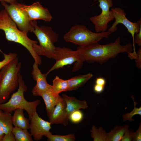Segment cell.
Masks as SVG:
<instances>
[{"instance_id":"obj_1","label":"cell","mask_w":141,"mask_h":141,"mask_svg":"<svg viewBox=\"0 0 141 141\" xmlns=\"http://www.w3.org/2000/svg\"><path fill=\"white\" fill-rule=\"evenodd\" d=\"M121 38L118 37L113 42L101 45L98 42L85 46H79L76 50L80 63L84 62H96L102 64L109 59L113 58L119 53L133 51L131 43L124 45L121 44Z\"/></svg>"},{"instance_id":"obj_2","label":"cell","mask_w":141,"mask_h":141,"mask_svg":"<svg viewBox=\"0 0 141 141\" xmlns=\"http://www.w3.org/2000/svg\"><path fill=\"white\" fill-rule=\"evenodd\" d=\"M0 30L3 31L6 39L9 41L20 44L25 48L34 59V62L38 65L42 62L40 56L35 51L33 46L38 43L28 37L27 33L17 28V27L4 9L0 11Z\"/></svg>"},{"instance_id":"obj_3","label":"cell","mask_w":141,"mask_h":141,"mask_svg":"<svg viewBox=\"0 0 141 141\" xmlns=\"http://www.w3.org/2000/svg\"><path fill=\"white\" fill-rule=\"evenodd\" d=\"M22 64L16 57L0 70V104L7 102L19 86V73Z\"/></svg>"},{"instance_id":"obj_4","label":"cell","mask_w":141,"mask_h":141,"mask_svg":"<svg viewBox=\"0 0 141 141\" xmlns=\"http://www.w3.org/2000/svg\"><path fill=\"white\" fill-rule=\"evenodd\" d=\"M19 88L17 91L13 93L6 102L0 104V110L4 111L11 112L18 108L25 110L27 113L29 119L36 111L37 107L41 103L40 100H36L29 102L25 98L24 93L27 90L22 76L19 73Z\"/></svg>"},{"instance_id":"obj_5","label":"cell","mask_w":141,"mask_h":141,"mask_svg":"<svg viewBox=\"0 0 141 141\" xmlns=\"http://www.w3.org/2000/svg\"><path fill=\"white\" fill-rule=\"evenodd\" d=\"M36 36L39 42L33 46L34 49L39 56H44L49 58L54 59L56 47L55 43L58 40V34L54 31L50 27H40L34 20L33 30L32 32Z\"/></svg>"},{"instance_id":"obj_6","label":"cell","mask_w":141,"mask_h":141,"mask_svg":"<svg viewBox=\"0 0 141 141\" xmlns=\"http://www.w3.org/2000/svg\"><path fill=\"white\" fill-rule=\"evenodd\" d=\"M112 33L109 31L100 33L94 32L85 26L78 24L72 26L64 34L63 37L67 42L82 46L98 42L103 38L108 37Z\"/></svg>"},{"instance_id":"obj_7","label":"cell","mask_w":141,"mask_h":141,"mask_svg":"<svg viewBox=\"0 0 141 141\" xmlns=\"http://www.w3.org/2000/svg\"><path fill=\"white\" fill-rule=\"evenodd\" d=\"M11 19L21 31L27 33L32 32L33 30L34 20H30L21 4L16 1L9 5L4 1L1 2Z\"/></svg>"},{"instance_id":"obj_8","label":"cell","mask_w":141,"mask_h":141,"mask_svg":"<svg viewBox=\"0 0 141 141\" xmlns=\"http://www.w3.org/2000/svg\"><path fill=\"white\" fill-rule=\"evenodd\" d=\"M55 64L45 74L47 75L52 71L75 63L72 71L76 72L82 66L78 57L76 51L66 47H56L54 58Z\"/></svg>"},{"instance_id":"obj_9","label":"cell","mask_w":141,"mask_h":141,"mask_svg":"<svg viewBox=\"0 0 141 141\" xmlns=\"http://www.w3.org/2000/svg\"><path fill=\"white\" fill-rule=\"evenodd\" d=\"M99 4L98 6L102 11L100 14L92 16L90 20L94 25L96 32L100 33L106 31L108 23L114 19L113 12L110 10L113 5L112 0H96Z\"/></svg>"},{"instance_id":"obj_10","label":"cell","mask_w":141,"mask_h":141,"mask_svg":"<svg viewBox=\"0 0 141 141\" xmlns=\"http://www.w3.org/2000/svg\"><path fill=\"white\" fill-rule=\"evenodd\" d=\"M111 10L113 12L115 21L108 31L112 33L114 32L117 30V26L118 24H121L126 27L128 32L131 35L133 43L135 34L138 33L141 28V18L137 22H132L127 18L126 13L122 8L116 7L111 9Z\"/></svg>"},{"instance_id":"obj_11","label":"cell","mask_w":141,"mask_h":141,"mask_svg":"<svg viewBox=\"0 0 141 141\" xmlns=\"http://www.w3.org/2000/svg\"><path fill=\"white\" fill-rule=\"evenodd\" d=\"M29 120L31 134L35 140H40L43 136L52 133L50 131L51 123L42 119L37 111L33 113Z\"/></svg>"},{"instance_id":"obj_12","label":"cell","mask_w":141,"mask_h":141,"mask_svg":"<svg viewBox=\"0 0 141 141\" xmlns=\"http://www.w3.org/2000/svg\"><path fill=\"white\" fill-rule=\"evenodd\" d=\"M22 8L25 10L30 20H41L46 21H50L52 18L48 9L43 7L37 2L27 5L21 4Z\"/></svg>"},{"instance_id":"obj_13","label":"cell","mask_w":141,"mask_h":141,"mask_svg":"<svg viewBox=\"0 0 141 141\" xmlns=\"http://www.w3.org/2000/svg\"><path fill=\"white\" fill-rule=\"evenodd\" d=\"M38 64L34 62L33 65L31 74L33 79L36 82V84L32 89L31 92L33 95L37 96L40 92L50 90L52 85L47 82L45 74H42L38 67Z\"/></svg>"},{"instance_id":"obj_14","label":"cell","mask_w":141,"mask_h":141,"mask_svg":"<svg viewBox=\"0 0 141 141\" xmlns=\"http://www.w3.org/2000/svg\"><path fill=\"white\" fill-rule=\"evenodd\" d=\"M49 118L51 125L60 124L64 126L68 125V116L66 104L62 98L54 108Z\"/></svg>"},{"instance_id":"obj_15","label":"cell","mask_w":141,"mask_h":141,"mask_svg":"<svg viewBox=\"0 0 141 141\" xmlns=\"http://www.w3.org/2000/svg\"><path fill=\"white\" fill-rule=\"evenodd\" d=\"M37 96H41L43 99L48 118L54 108L62 98L59 94L53 92L51 89L40 92Z\"/></svg>"},{"instance_id":"obj_16","label":"cell","mask_w":141,"mask_h":141,"mask_svg":"<svg viewBox=\"0 0 141 141\" xmlns=\"http://www.w3.org/2000/svg\"><path fill=\"white\" fill-rule=\"evenodd\" d=\"M62 97L65 102L67 114L68 116L73 112L80 109H86L88 107L85 100H80L75 97L69 96L65 94H62Z\"/></svg>"},{"instance_id":"obj_17","label":"cell","mask_w":141,"mask_h":141,"mask_svg":"<svg viewBox=\"0 0 141 141\" xmlns=\"http://www.w3.org/2000/svg\"><path fill=\"white\" fill-rule=\"evenodd\" d=\"M93 76L92 74H86L74 77L67 80L68 88V91L76 90L83 86Z\"/></svg>"},{"instance_id":"obj_18","label":"cell","mask_w":141,"mask_h":141,"mask_svg":"<svg viewBox=\"0 0 141 141\" xmlns=\"http://www.w3.org/2000/svg\"><path fill=\"white\" fill-rule=\"evenodd\" d=\"M24 110L18 108L14 111V114L12 116V123L14 127L28 130L30 128V120L25 117Z\"/></svg>"},{"instance_id":"obj_19","label":"cell","mask_w":141,"mask_h":141,"mask_svg":"<svg viewBox=\"0 0 141 141\" xmlns=\"http://www.w3.org/2000/svg\"><path fill=\"white\" fill-rule=\"evenodd\" d=\"M129 126H116L109 132L107 133V141H120L121 140L124 133Z\"/></svg>"},{"instance_id":"obj_20","label":"cell","mask_w":141,"mask_h":141,"mask_svg":"<svg viewBox=\"0 0 141 141\" xmlns=\"http://www.w3.org/2000/svg\"><path fill=\"white\" fill-rule=\"evenodd\" d=\"M11 113L4 111L0 115V126L5 134L12 131L14 127Z\"/></svg>"},{"instance_id":"obj_21","label":"cell","mask_w":141,"mask_h":141,"mask_svg":"<svg viewBox=\"0 0 141 141\" xmlns=\"http://www.w3.org/2000/svg\"><path fill=\"white\" fill-rule=\"evenodd\" d=\"M51 91L59 94L61 92L68 91V85L67 80H64L56 76L52 81Z\"/></svg>"},{"instance_id":"obj_22","label":"cell","mask_w":141,"mask_h":141,"mask_svg":"<svg viewBox=\"0 0 141 141\" xmlns=\"http://www.w3.org/2000/svg\"><path fill=\"white\" fill-rule=\"evenodd\" d=\"M28 130L18 127H13L12 132L16 141H33L32 136Z\"/></svg>"},{"instance_id":"obj_23","label":"cell","mask_w":141,"mask_h":141,"mask_svg":"<svg viewBox=\"0 0 141 141\" xmlns=\"http://www.w3.org/2000/svg\"><path fill=\"white\" fill-rule=\"evenodd\" d=\"M90 131L91 136L94 141H107V133L102 127L97 128L93 125Z\"/></svg>"},{"instance_id":"obj_24","label":"cell","mask_w":141,"mask_h":141,"mask_svg":"<svg viewBox=\"0 0 141 141\" xmlns=\"http://www.w3.org/2000/svg\"><path fill=\"white\" fill-rule=\"evenodd\" d=\"M45 136L47 138L48 141H74L76 139V136L74 133L64 135H54L52 133Z\"/></svg>"},{"instance_id":"obj_25","label":"cell","mask_w":141,"mask_h":141,"mask_svg":"<svg viewBox=\"0 0 141 141\" xmlns=\"http://www.w3.org/2000/svg\"><path fill=\"white\" fill-rule=\"evenodd\" d=\"M131 97L134 103V108L130 112L127 113L122 115L123 121H125L127 120L129 121H134V120L132 118L134 116L136 115H141V107H140L139 108L136 107L137 103L134 101L133 96L132 95Z\"/></svg>"},{"instance_id":"obj_26","label":"cell","mask_w":141,"mask_h":141,"mask_svg":"<svg viewBox=\"0 0 141 141\" xmlns=\"http://www.w3.org/2000/svg\"><path fill=\"white\" fill-rule=\"evenodd\" d=\"M83 117V113L80 110H78L70 114L68 118L74 124H77L82 121Z\"/></svg>"},{"instance_id":"obj_27","label":"cell","mask_w":141,"mask_h":141,"mask_svg":"<svg viewBox=\"0 0 141 141\" xmlns=\"http://www.w3.org/2000/svg\"><path fill=\"white\" fill-rule=\"evenodd\" d=\"M0 52L2 53L4 57V59L0 61V70L4 66L17 57V54L16 53L11 52L7 54L3 52L0 49Z\"/></svg>"},{"instance_id":"obj_28","label":"cell","mask_w":141,"mask_h":141,"mask_svg":"<svg viewBox=\"0 0 141 141\" xmlns=\"http://www.w3.org/2000/svg\"><path fill=\"white\" fill-rule=\"evenodd\" d=\"M134 138V132L132 129L129 130L128 128L125 132L121 140V141H133Z\"/></svg>"},{"instance_id":"obj_29","label":"cell","mask_w":141,"mask_h":141,"mask_svg":"<svg viewBox=\"0 0 141 141\" xmlns=\"http://www.w3.org/2000/svg\"><path fill=\"white\" fill-rule=\"evenodd\" d=\"M135 44H137L139 46H141V28L138 33H136L134 36V42L133 44L134 52L136 51L134 46Z\"/></svg>"},{"instance_id":"obj_30","label":"cell","mask_w":141,"mask_h":141,"mask_svg":"<svg viewBox=\"0 0 141 141\" xmlns=\"http://www.w3.org/2000/svg\"><path fill=\"white\" fill-rule=\"evenodd\" d=\"M1 141H15L14 134L12 131L5 134Z\"/></svg>"},{"instance_id":"obj_31","label":"cell","mask_w":141,"mask_h":141,"mask_svg":"<svg viewBox=\"0 0 141 141\" xmlns=\"http://www.w3.org/2000/svg\"><path fill=\"white\" fill-rule=\"evenodd\" d=\"M133 141H141V124L137 130L135 132H134V138Z\"/></svg>"},{"instance_id":"obj_32","label":"cell","mask_w":141,"mask_h":141,"mask_svg":"<svg viewBox=\"0 0 141 141\" xmlns=\"http://www.w3.org/2000/svg\"><path fill=\"white\" fill-rule=\"evenodd\" d=\"M137 56L135 59V62L136 66L139 68L140 69L141 67V49L139 48L137 52Z\"/></svg>"},{"instance_id":"obj_33","label":"cell","mask_w":141,"mask_h":141,"mask_svg":"<svg viewBox=\"0 0 141 141\" xmlns=\"http://www.w3.org/2000/svg\"><path fill=\"white\" fill-rule=\"evenodd\" d=\"M104 87V86L95 84L93 87V90L96 93H100L103 91Z\"/></svg>"},{"instance_id":"obj_34","label":"cell","mask_w":141,"mask_h":141,"mask_svg":"<svg viewBox=\"0 0 141 141\" xmlns=\"http://www.w3.org/2000/svg\"><path fill=\"white\" fill-rule=\"evenodd\" d=\"M95 84L105 87L106 83L105 79L102 77H98L96 79Z\"/></svg>"},{"instance_id":"obj_35","label":"cell","mask_w":141,"mask_h":141,"mask_svg":"<svg viewBox=\"0 0 141 141\" xmlns=\"http://www.w3.org/2000/svg\"><path fill=\"white\" fill-rule=\"evenodd\" d=\"M5 134L3 129L0 126V141H1Z\"/></svg>"},{"instance_id":"obj_36","label":"cell","mask_w":141,"mask_h":141,"mask_svg":"<svg viewBox=\"0 0 141 141\" xmlns=\"http://www.w3.org/2000/svg\"><path fill=\"white\" fill-rule=\"evenodd\" d=\"M17 0H0V2L1 1H4L6 2H8L10 4L16 1Z\"/></svg>"},{"instance_id":"obj_37","label":"cell","mask_w":141,"mask_h":141,"mask_svg":"<svg viewBox=\"0 0 141 141\" xmlns=\"http://www.w3.org/2000/svg\"><path fill=\"white\" fill-rule=\"evenodd\" d=\"M2 110H0V115L2 113Z\"/></svg>"}]
</instances>
